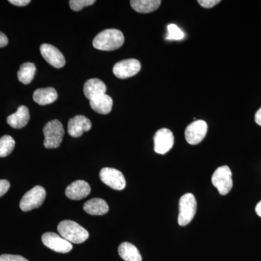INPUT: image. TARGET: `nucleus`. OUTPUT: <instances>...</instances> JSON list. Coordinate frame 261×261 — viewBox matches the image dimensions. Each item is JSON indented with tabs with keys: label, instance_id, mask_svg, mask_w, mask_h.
Instances as JSON below:
<instances>
[{
	"label": "nucleus",
	"instance_id": "nucleus-20",
	"mask_svg": "<svg viewBox=\"0 0 261 261\" xmlns=\"http://www.w3.org/2000/svg\"><path fill=\"white\" fill-rule=\"evenodd\" d=\"M130 6L140 13H149L155 11L161 4V0H132Z\"/></svg>",
	"mask_w": 261,
	"mask_h": 261
},
{
	"label": "nucleus",
	"instance_id": "nucleus-19",
	"mask_svg": "<svg viewBox=\"0 0 261 261\" xmlns=\"http://www.w3.org/2000/svg\"><path fill=\"white\" fill-rule=\"evenodd\" d=\"M84 210L92 216H102L107 214L109 211V206L106 200L100 198H94L84 203Z\"/></svg>",
	"mask_w": 261,
	"mask_h": 261
},
{
	"label": "nucleus",
	"instance_id": "nucleus-6",
	"mask_svg": "<svg viewBox=\"0 0 261 261\" xmlns=\"http://www.w3.org/2000/svg\"><path fill=\"white\" fill-rule=\"evenodd\" d=\"M46 190L41 186H36L27 192L20 202V208L24 212L40 207L46 198Z\"/></svg>",
	"mask_w": 261,
	"mask_h": 261
},
{
	"label": "nucleus",
	"instance_id": "nucleus-11",
	"mask_svg": "<svg viewBox=\"0 0 261 261\" xmlns=\"http://www.w3.org/2000/svg\"><path fill=\"white\" fill-rule=\"evenodd\" d=\"M141 70L140 61L136 59L123 60L113 67V73L118 79L125 80L137 75Z\"/></svg>",
	"mask_w": 261,
	"mask_h": 261
},
{
	"label": "nucleus",
	"instance_id": "nucleus-23",
	"mask_svg": "<svg viewBox=\"0 0 261 261\" xmlns=\"http://www.w3.org/2000/svg\"><path fill=\"white\" fill-rule=\"evenodd\" d=\"M15 142L13 137L9 135L3 136L0 139V158L9 155L14 149Z\"/></svg>",
	"mask_w": 261,
	"mask_h": 261
},
{
	"label": "nucleus",
	"instance_id": "nucleus-22",
	"mask_svg": "<svg viewBox=\"0 0 261 261\" xmlns=\"http://www.w3.org/2000/svg\"><path fill=\"white\" fill-rule=\"evenodd\" d=\"M36 73V65L32 63H25L20 65L18 72V78L21 83L29 84L34 80Z\"/></svg>",
	"mask_w": 261,
	"mask_h": 261
},
{
	"label": "nucleus",
	"instance_id": "nucleus-1",
	"mask_svg": "<svg viewBox=\"0 0 261 261\" xmlns=\"http://www.w3.org/2000/svg\"><path fill=\"white\" fill-rule=\"evenodd\" d=\"M124 43V36L118 29H106L94 38L93 46L102 51H113L119 49Z\"/></svg>",
	"mask_w": 261,
	"mask_h": 261
},
{
	"label": "nucleus",
	"instance_id": "nucleus-21",
	"mask_svg": "<svg viewBox=\"0 0 261 261\" xmlns=\"http://www.w3.org/2000/svg\"><path fill=\"white\" fill-rule=\"evenodd\" d=\"M118 253L125 261H142L138 249L129 243H123L118 247Z\"/></svg>",
	"mask_w": 261,
	"mask_h": 261
},
{
	"label": "nucleus",
	"instance_id": "nucleus-3",
	"mask_svg": "<svg viewBox=\"0 0 261 261\" xmlns=\"http://www.w3.org/2000/svg\"><path fill=\"white\" fill-rule=\"evenodd\" d=\"M64 133V128L61 121L56 119L48 122L43 128L44 147L47 149L58 148L61 145Z\"/></svg>",
	"mask_w": 261,
	"mask_h": 261
},
{
	"label": "nucleus",
	"instance_id": "nucleus-12",
	"mask_svg": "<svg viewBox=\"0 0 261 261\" xmlns=\"http://www.w3.org/2000/svg\"><path fill=\"white\" fill-rule=\"evenodd\" d=\"M40 53L44 59L55 68H61L65 65V59L63 53L51 44H42Z\"/></svg>",
	"mask_w": 261,
	"mask_h": 261
},
{
	"label": "nucleus",
	"instance_id": "nucleus-10",
	"mask_svg": "<svg viewBox=\"0 0 261 261\" xmlns=\"http://www.w3.org/2000/svg\"><path fill=\"white\" fill-rule=\"evenodd\" d=\"M42 241L48 248L61 253H68L73 248L71 243L56 233H44L42 237Z\"/></svg>",
	"mask_w": 261,
	"mask_h": 261
},
{
	"label": "nucleus",
	"instance_id": "nucleus-5",
	"mask_svg": "<svg viewBox=\"0 0 261 261\" xmlns=\"http://www.w3.org/2000/svg\"><path fill=\"white\" fill-rule=\"evenodd\" d=\"M212 183L221 195H226L233 187L232 173L227 166L218 168L212 176Z\"/></svg>",
	"mask_w": 261,
	"mask_h": 261
},
{
	"label": "nucleus",
	"instance_id": "nucleus-17",
	"mask_svg": "<svg viewBox=\"0 0 261 261\" xmlns=\"http://www.w3.org/2000/svg\"><path fill=\"white\" fill-rule=\"evenodd\" d=\"M89 103H90L91 108L99 114H108L112 111L113 99L108 94H104L97 96L91 99Z\"/></svg>",
	"mask_w": 261,
	"mask_h": 261
},
{
	"label": "nucleus",
	"instance_id": "nucleus-32",
	"mask_svg": "<svg viewBox=\"0 0 261 261\" xmlns=\"http://www.w3.org/2000/svg\"><path fill=\"white\" fill-rule=\"evenodd\" d=\"M255 212H256L257 216L261 217V200L257 204L256 207H255Z\"/></svg>",
	"mask_w": 261,
	"mask_h": 261
},
{
	"label": "nucleus",
	"instance_id": "nucleus-8",
	"mask_svg": "<svg viewBox=\"0 0 261 261\" xmlns=\"http://www.w3.org/2000/svg\"><path fill=\"white\" fill-rule=\"evenodd\" d=\"M207 132V123L202 120H197L187 127L185 129V139L190 145H197L204 140Z\"/></svg>",
	"mask_w": 261,
	"mask_h": 261
},
{
	"label": "nucleus",
	"instance_id": "nucleus-30",
	"mask_svg": "<svg viewBox=\"0 0 261 261\" xmlns=\"http://www.w3.org/2000/svg\"><path fill=\"white\" fill-rule=\"evenodd\" d=\"M8 37L3 32H0V48L5 47V46L8 45Z\"/></svg>",
	"mask_w": 261,
	"mask_h": 261
},
{
	"label": "nucleus",
	"instance_id": "nucleus-28",
	"mask_svg": "<svg viewBox=\"0 0 261 261\" xmlns=\"http://www.w3.org/2000/svg\"><path fill=\"white\" fill-rule=\"evenodd\" d=\"M10 187V184L8 180L0 179V197L9 190Z\"/></svg>",
	"mask_w": 261,
	"mask_h": 261
},
{
	"label": "nucleus",
	"instance_id": "nucleus-24",
	"mask_svg": "<svg viewBox=\"0 0 261 261\" xmlns=\"http://www.w3.org/2000/svg\"><path fill=\"white\" fill-rule=\"evenodd\" d=\"M185 33L181 29L178 28L175 24H170L168 25V35L166 39L168 40H181L185 38Z\"/></svg>",
	"mask_w": 261,
	"mask_h": 261
},
{
	"label": "nucleus",
	"instance_id": "nucleus-4",
	"mask_svg": "<svg viewBox=\"0 0 261 261\" xmlns=\"http://www.w3.org/2000/svg\"><path fill=\"white\" fill-rule=\"evenodd\" d=\"M197 211V201L195 196L191 193L184 195L179 200V214L178 223L180 226H185L190 224L195 217Z\"/></svg>",
	"mask_w": 261,
	"mask_h": 261
},
{
	"label": "nucleus",
	"instance_id": "nucleus-29",
	"mask_svg": "<svg viewBox=\"0 0 261 261\" xmlns=\"http://www.w3.org/2000/svg\"><path fill=\"white\" fill-rule=\"evenodd\" d=\"M9 3L15 6L23 7L28 5L31 1L30 0H10Z\"/></svg>",
	"mask_w": 261,
	"mask_h": 261
},
{
	"label": "nucleus",
	"instance_id": "nucleus-25",
	"mask_svg": "<svg viewBox=\"0 0 261 261\" xmlns=\"http://www.w3.org/2000/svg\"><path fill=\"white\" fill-rule=\"evenodd\" d=\"M95 3V0H70L69 5L73 11H80L85 7L90 6Z\"/></svg>",
	"mask_w": 261,
	"mask_h": 261
},
{
	"label": "nucleus",
	"instance_id": "nucleus-31",
	"mask_svg": "<svg viewBox=\"0 0 261 261\" xmlns=\"http://www.w3.org/2000/svg\"><path fill=\"white\" fill-rule=\"evenodd\" d=\"M255 121L257 125L261 126V108L255 113Z\"/></svg>",
	"mask_w": 261,
	"mask_h": 261
},
{
	"label": "nucleus",
	"instance_id": "nucleus-27",
	"mask_svg": "<svg viewBox=\"0 0 261 261\" xmlns=\"http://www.w3.org/2000/svg\"><path fill=\"white\" fill-rule=\"evenodd\" d=\"M197 3L205 8H212L221 3L220 0H198Z\"/></svg>",
	"mask_w": 261,
	"mask_h": 261
},
{
	"label": "nucleus",
	"instance_id": "nucleus-14",
	"mask_svg": "<svg viewBox=\"0 0 261 261\" xmlns=\"http://www.w3.org/2000/svg\"><path fill=\"white\" fill-rule=\"evenodd\" d=\"M91 187L87 182L77 180L70 184L65 190V195L72 200H80L90 194Z\"/></svg>",
	"mask_w": 261,
	"mask_h": 261
},
{
	"label": "nucleus",
	"instance_id": "nucleus-13",
	"mask_svg": "<svg viewBox=\"0 0 261 261\" xmlns=\"http://www.w3.org/2000/svg\"><path fill=\"white\" fill-rule=\"evenodd\" d=\"M92 122L84 116H75L68 121V132L72 137H80L92 128Z\"/></svg>",
	"mask_w": 261,
	"mask_h": 261
},
{
	"label": "nucleus",
	"instance_id": "nucleus-18",
	"mask_svg": "<svg viewBox=\"0 0 261 261\" xmlns=\"http://www.w3.org/2000/svg\"><path fill=\"white\" fill-rule=\"evenodd\" d=\"M58 92L53 87L38 89L33 94V99L34 102L40 106L51 104L58 99Z\"/></svg>",
	"mask_w": 261,
	"mask_h": 261
},
{
	"label": "nucleus",
	"instance_id": "nucleus-26",
	"mask_svg": "<svg viewBox=\"0 0 261 261\" xmlns=\"http://www.w3.org/2000/svg\"><path fill=\"white\" fill-rule=\"evenodd\" d=\"M0 261H29L25 259V257L20 256V255H8V254H4V255H0Z\"/></svg>",
	"mask_w": 261,
	"mask_h": 261
},
{
	"label": "nucleus",
	"instance_id": "nucleus-7",
	"mask_svg": "<svg viewBox=\"0 0 261 261\" xmlns=\"http://www.w3.org/2000/svg\"><path fill=\"white\" fill-rule=\"evenodd\" d=\"M101 181L113 190H123L126 187V180L123 173L116 168H104L99 172Z\"/></svg>",
	"mask_w": 261,
	"mask_h": 261
},
{
	"label": "nucleus",
	"instance_id": "nucleus-9",
	"mask_svg": "<svg viewBox=\"0 0 261 261\" xmlns=\"http://www.w3.org/2000/svg\"><path fill=\"white\" fill-rule=\"evenodd\" d=\"M174 145V136L168 128H161L157 130L154 136V152L161 154L167 153Z\"/></svg>",
	"mask_w": 261,
	"mask_h": 261
},
{
	"label": "nucleus",
	"instance_id": "nucleus-15",
	"mask_svg": "<svg viewBox=\"0 0 261 261\" xmlns=\"http://www.w3.org/2000/svg\"><path fill=\"white\" fill-rule=\"evenodd\" d=\"M30 119V113L27 106H20L18 111L10 115L7 118V122L10 126L14 128H22L27 126Z\"/></svg>",
	"mask_w": 261,
	"mask_h": 261
},
{
	"label": "nucleus",
	"instance_id": "nucleus-2",
	"mask_svg": "<svg viewBox=\"0 0 261 261\" xmlns=\"http://www.w3.org/2000/svg\"><path fill=\"white\" fill-rule=\"evenodd\" d=\"M58 231L62 238L70 243H83L89 238V232L75 221L65 220L58 226Z\"/></svg>",
	"mask_w": 261,
	"mask_h": 261
},
{
	"label": "nucleus",
	"instance_id": "nucleus-16",
	"mask_svg": "<svg viewBox=\"0 0 261 261\" xmlns=\"http://www.w3.org/2000/svg\"><path fill=\"white\" fill-rule=\"evenodd\" d=\"M106 90H107V88H106V84L102 81L98 80V79L89 80L86 82L84 86V95L89 100L97 96L106 94Z\"/></svg>",
	"mask_w": 261,
	"mask_h": 261
}]
</instances>
